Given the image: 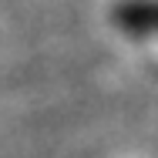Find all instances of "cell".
Masks as SVG:
<instances>
[{
  "label": "cell",
  "mask_w": 158,
  "mask_h": 158,
  "mask_svg": "<svg viewBox=\"0 0 158 158\" xmlns=\"http://www.w3.org/2000/svg\"><path fill=\"white\" fill-rule=\"evenodd\" d=\"M111 24L131 40H158V0H118Z\"/></svg>",
  "instance_id": "1"
}]
</instances>
